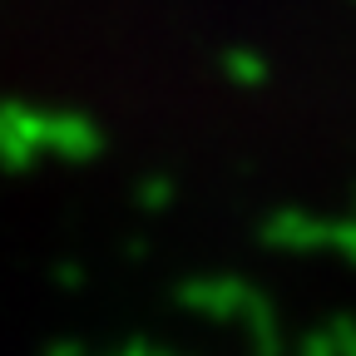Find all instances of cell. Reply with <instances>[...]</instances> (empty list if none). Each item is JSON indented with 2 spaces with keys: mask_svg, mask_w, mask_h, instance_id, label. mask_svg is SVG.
<instances>
[]
</instances>
